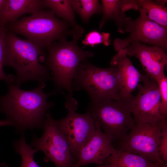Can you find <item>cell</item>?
<instances>
[{
	"instance_id": "1",
	"label": "cell",
	"mask_w": 167,
	"mask_h": 167,
	"mask_svg": "<svg viewBox=\"0 0 167 167\" xmlns=\"http://www.w3.org/2000/svg\"><path fill=\"white\" fill-rule=\"evenodd\" d=\"M7 84V93L0 95V112L13 123L18 131L42 128L47 113L54 104L47 99L58 93V91L44 92L45 83H39L36 88L29 90L20 89L14 80Z\"/></svg>"
},
{
	"instance_id": "2",
	"label": "cell",
	"mask_w": 167,
	"mask_h": 167,
	"mask_svg": "<svg viewBox=\"0 0 167 167\" xmlns=\"http://www.w3.org/2000/svg\"><path fill=\"white\" fill-rule=\"evenodd\" d=\"M44 49L31 41L22 39L12 32H6L5 37L3 66L15 71L14 83L20 87L25 82L37 81L45 83L51 80L49 71L40 62L45 58Z\"/></svg>"
},
{
	"instance_id": "3",
	"label": "cell",
	"mask_w": 167,
	"mask_h": 167,
	"mask_svg": "<svg viewBox=\"0 0 167 167\" xmlns=\"http://www.w3.org/2000/svg\"><path fill=\"white\" fill-rule=\"evenodd\" d=\"M81 36L75 34L71 41L63 39L54 42L46 49L48 55L45 66L52 72L51 80L55 89L59 93L66 91L71 97L72 81L77 68L81 62L94 55L79 46L78 41Z\"/></svg>"
},
{
	"instance_id": "4",
	"label": "cell",
	"mask_w": 167,
	"mask_h": 167,
	"mask_svg": "<svg viewBox=\"0 0 167 167\" xmlns=\"http://www.w3.org/2000/svg\"><path fill=\"white\" fill-rule=\"evenodd\" d=\"M10 24L12 32L23 35L43 49L77 34L69 23L58 19L51 10H42Z\"/></svg>"
},
{
	"instance_id": "5",
	"label": "cell",
	"mask_w": 167,
	"mask_h": 167,
	"mask_svg": "<svg viewBox=\"0 0 167 167\" xmlns=\"http://www.w3.org/2000/svg\"><path fill=\"white\" fill-rule=\"evenodd\" d=\"M133 98L90 101L88 107L95 123L116 144L124 140L135 126L131 109Z\"/></svg>"
},
{
	"instance_id": "6",
	"label": "cell",
	"mask_w": 167,
	"mask_h": 167,
	"mask_svg": "<svg viewBox=\"0 0 167 167\" xmlns=\"http://www.w3.org/2000/svg\"><path fill=\"white\" fill-rule=\"evenodd\" d=\"M72 88L73 91H85L92 102L105 99H121L119 94V81L115 69L111 66H96L87 60L81 62L77 68Z\"/></svg>"
},
{
	"instance_id": "7",
	"label": "cell",
	"mask_w": 167,
	"mask_h": 167,
	"mask_svg": "<svg viewBox=\"0 0 167 167\" xmlns=\"http://www.w3.org/2000/svg\"><path fill=\"white\" fill-rule=\"evenodd\" d=\"M66 99L65 106L67 114L64 118L54 122L67 140L72 155L76 161L79 152L93 134L95 122L89 112L84 114L77 113V100L64 92L62 93Z\"/></svg>"
},
{
	"instance_id": "8",
	"label": "cell",
	"mask_w": 167,
	"mask_h": 167,
	"mask_svg": "<svg viewBox=\"0 0 167 167\" xmlns=\"http://www.w3.org/2000/svg\"><path fill=\"white\" fill-rule=\"evenodd\" d=\"M44 131L40 138L34 137L30 145L37 152H42L44 161L51 162L56 167H72L76 161L68 143L57 127L50 112L47 113L43 126Z\"/></svg>"
},
{
	"instance_id": "9",
	"label": "cell",
	"mask_w": 167,
	"mask_h": 167,
	"mask_svg": "<svg viewBox=\"0 0 167 167\" xmlns=\"http://www.w3.org/2000/svg\"><path fill=\"white\" fill-rule=\"evenodd\" d=\"M167 119L154 123L135 124L125 139L114 145L116 150L141 156L156 163H164L158 147L162 126Z\"/></svg>"
},
{
	"instance_id": "10",
	"label": "cell",
	"mask_w": 167,
	"mask_h": 167,
	"mask_svg": "<svg viewBox=\"0 0 167 167\" xmlns=\"http://www.w3.org/2000/svg\"><path fill=\"white\" fill-rule=\"evenodd\" d=\"M142 84L139 83L138 91L132 99L131 113L135 124L158 122L167 119L161 114V103L159 86L150 76L142 75Z\"/></svg>"
},
{
	"instance_id": "11",
	"label": "cell",
	"mask_w": 167,
	"mask_h": 167,
	"mask_svg": "<svg viewBox=\"0 0 167 167\" xmlns=\"http://www.w3.org/2000/svg\"><path fill=\"white\" fill-rule=\"evenodd\" d=\"M129 33L124 39L117 38L113 45L116 51L124 48L129 43L138 41L158 46L167 50V28L151 21L139 18L135 20L127 17L122 33Z\"/></svg>"
},
{
	"instance_id": "12",
	"label": "cell",
	"mask_w": 167,
	"mask_h": 167,
	"mask_svg": "<svg viewBox=\"0 0 167 167\" xmlns=\"http://www.w3.org/2000/svg\"><path fill=\"white\" fill-rule=\"evenodd\" d=\"M122 49L128 56L137 58L141 63L145 74L156 82L165 75L164 69L167 63V54L161 48L134 41Z\"/></svg>"
},
{
	"instance_id": "13",
	"label": "cell",
	"mask_w": 167,
	"mask_h": 167,
	"mask_svg": "<svg viewBox=\"0 0 167 167\" xmlns=\"http://www.w3.org/2000/svg\"><path fill=\"white\" fill-rule=\"evenodd\" d=\"M95 131L81 148L72 167H81L90 164L102 165L116 151L111 139L95 123Z\"/></svg>"
},
{
	"instance_id": "14",
	"label": "cell",
	"mask_w": 167,
	"mask_h": 167,
	"mask_svg": "<svg viewBox=\"0 0 167 167\" xmlns=\"http://www.w3.org/2000/svg\"><path fill=\"white\" fill-rule=\"evenodd\" d=\"M117 52L110 64L116 70L119 79V96L121 99H132L131 93L141 81L142 75L123 49Z\"/></svg>"
},
{
	"instance_id": "15",
	"label": "cell",
	"mask_w": 167,
	"mask_h": 167,
	"mask_svg": "<svg viewBox=\"0 0 167 167\" xmlns=\"http://www.w3.org/2000/svg\"><path fill=\"white\" fill-rule=\"evenodd\" d=\"M43 0H6L4 8L0 15V25L17 21L22 15L29 13L33 14L44 8Z\"/></svg>"
},
{
	"instance_id": "16",
	"label": "cell",
	"mask_w": 167,
	"mask_h": 167,
	"mask_svg": "<svg viewBox=\"0 0 167 167\" xmlns=\"http://www.w3.org/2000/svg\"><path fill=\"white\" fill-rule=\"evenodd\" d=\"M101 2L102 15L100 29H102L107 22L113 21L118 31L122 33L123 28L127 18L125 14L127 11L125 0H102Z\"/></svg>"
},
{
	"instance_id": "17",
	"label": "cell",
	"mask_w": 167,
	"mask_h": 167,
	"mask_svg": "<svg viewBox=\"0 0 167 167\" xmlns=\"http://www.w3.org/2000/svg\"><path fill=\"white\" fill-rule=\"evenodd\" d=\"M163 164L153 162L129 152L116 150L103 164L115 167H161Z\"/></svg>"
},
{
	"instance_id": "18",
	"label": "cell",
	"mask_w": 167,
	"mask_h": 167,
	"mask_svg": "<svg viewBox=\"0 0 167 167\" xmlns=\"http://www.w3.org/2000/svg\"><path fill=\"white\" fill-rule=\"evenodd\" d=\"M139 17L167 28V8L157 0H140L137 4Z\"/></svg>"
},
{
	"instance_id": "19",
	"label": "cell",
	"mask_w": 167,
	"mask_h": 167,
	"mask_svg": "<svg viewBox=\"0 0 167 167\" xmlns=\"http://www.w3.org/2000/svg\"><path fill=\"white\" fill-rule=\"evenodd\" d=\"M45 7L51 9L55 15L69 23L77 34L81 35L84 33L83 28L76 22L71 0H43Z\"/></svg>"
},
{
	"instance_id": "20",
	"label": "cell",
	"mask_w": 167,
	"mask_h": 167,
	"mask_svg": "<svg viewBox=\"0 0 167 167\" xmlns=\"http://www.w3.org/2000/svg\"><path fill=\"white\" fill-rule=\"evenodd\" d=\"M71 4L74 11L85 23L88 22L93 15L102 12V6L99 0H71Z\"/></svg>"
},
{
	"instance_id": "21",
	"label": "cell",
	"mask_w": 167,
	"mask_h": 167,
	"mask_svg": "<svg viewBox=\"0 0 167 167\" xmlns=\"http://www.w3.org/2000/svg\"><path fill=\"white\" fill-rule=\"evenodd\" d=\"M14 146L16 152L21 156L20 167H40L33 157L37 151L26 143L24 133H22L20 139L14 142Z\"/></svg>"
},
{
	"instance_id": "22",
	"label": "cell",
	"mask_w": 167,
	"mask_h": 167,
	"mask_svg": "<svg viewBox=\"0 0 167 167\" xmlns=\"http://www.w3.org/2000/svg\"><path fill=\"white\" fill-rule=\"evenodd\" d=\"M109 35L108 33H101L97 31L93 30L86 36L83 41V44L91 46L101 43L109 45Z\"/></svg>"
},
{
	"instance_id": "23",
	"label": "cell",
	"mask_w": 167,
	"mask_h": 167,
	"mask_svg": "<svg viewBox=\"0 0 167 167\" xmlns=\"http://www.w3.org/2000/svg\"><path fill=\"white\" fill-rule=\"evenodd\" d=\"M6 32L5 27L0 25V80H4L7 84L12 80L13 76L6 75L3 69L5 37Z\"/></svg>"
},
{
	"instance_id": "24",
	"label": "cell",
	"mask_w": 167,
	"mask_h": 167,
	"mask_svg": "<svg viewBox=\"0 0 167 167\" xmlns=\"http://www.w3.org/2000/svg\"><path fill=\"white\" fill-rule=\"evenodd\" d=\"M159 88L161 103L160 112L162 116H167V78L165 75L157 82Z\"/></svg>"
},
{
	"instance_id": "25",
	"label": "cell",
	"mask_w": 167,
	"mask_h": 167,
	"mask_svg": "<svg viewBox=\"0 0 167 167\" xmlns=\"http://www.w3.org/2000/svg\"><path fill=\"white\" fill-rule=\"evenodd\" d=\"M158 152L160 157L164 163H167V122L165 121L162 128Z\"/></svg>"
},
{
	"instance_id": "26",
	"label": "cell",
	"mask_w": 167,
	"mask_h": 167,
	"mask_svg": "<svg viewBox=\"0 0 167 167\" xmlns=\"http://www.w3.org/2000/svg\"><path fill=\"white\" fill-rule=\"evenodd\" d=\"M14 126L13 123L10 120L6 119L2 121H0V126Z\"/></svg>"
},
{
	"instance_id": "27",
	"label": "cell",
	"mask_w": 167,
	"mask_h": 167,
	"mask_svg": "<svg viewBox=\"0 0 167 167\" xmlns=\"http://www.w3.org/2000/svg\"><path fill=\"white\" fill-rule=\"evenodd\" d=\"M6 2V0H0V15L4 8Z\"/></svg>"
},
{
	"instance_id": "28",
	"label": "cell",
	"mask_w": 167,
	"mask_h": 167,
	"mask_svg": "<svg viewBox=\"0 0 167 167\" xmlns=\"http://www.w3.org/2000/svg\"><path fill=\"white\" fill-rule=\"evenodd\" d=\"M98 167H115L112 165H103L100 166Z\"/></svg>"
},
{
	"instance_id": "29",
	"label": "cell",
	"mask_w": 167,
	"mask_h": 167,
	"mask_svg": "<svg viewBox=\"0 0 167 167\" xmlns=\"http://www.w3.org/2000/svg\"><path fill=\"white\" fill-rule=\"evenodd\" d=\"M0 167H8V166L4 163L0 162Z\"/></svg>"
},
{
	"instance_id": "30",
	"label": "cell",
	"mask_w": 167,
	"mask_h": 167,
	"mask_svg": "<svg viewBox=\"0 0 167 167\" xmlns=\"http://www.w3.org/2000/svg\"><path fill=\"white\" fill-rule=\"evenodd\" d=\"M161 167H167V163H163Z\"/></svg>"
}]
</instances>
